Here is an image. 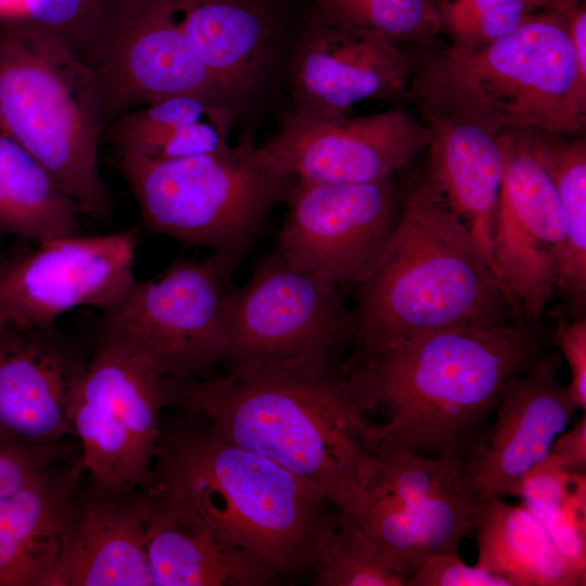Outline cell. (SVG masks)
I'll use <instances>...</instances> for the list:
<instances>
[{"instance_id": "6da1fadb", "label": "cell", "mask_w": 586, "mask_h": 586, "mask_svg": "<svg viewBox=\"0 0 586 586\" xmlns=\"http://www.w3.org/2000/svg\"><path fill=\"white\" fill-rule=\"evenodd\" d=\"M551 345L540 319L423 333L343 365L348 390L375 428L378 453L463 463L506 385Z\"/></svg>"}, {"instance_id": "7a4b0ae2", "label": "cell", "mask_w": 586, "mask_h": 586, "mask_svg": "<svg viewBox=\"0 0 586 586\" xmlns=\"http://www.w3.org/2000/svg\"><path fill=\"white\" fill-rule=\"evenodd\" d=\"M165 407L196 417L225 440L262 455L317 488L351 517L377 455L373 425L343 369L227 370L164 378Z\"/></svg>"}, {"instance_id": "3957f363", "label": "cell", "mask_w": 586, "mask_h": 586, "mask_svg": "<svg viewBox=\"0 0 586 586\" xmlns=\"http://www.w3.org/2000/svg\"><path fill=\"white\" fill-rule=\"evenodd\" d=\"M351 291L355 340L346 366L431 331L524 316L426 169L402 194L378 263Z\"/></svg>"}, {"instance_id": "277c9868", "label": "cell", "mask_w": 586, "mask_h": 586, "mask_svg": "<svg viewBox=\"0 0 586 586\" xmlns=\"http://www.w3.org/2000/svg\"><path fill=\"white\" fill-rule=\"evenodd\" d=\"M153 491L191 504L226 540L279 576L313 570L333 513L313 485L182 412L161 422Z\"/></svg>"}, {"instance_id": "5b68a950", "label": "cell", "mask_w": 586, "mask_h": 586, "mask_svg": "<svg viewBox=\"0 0 586 586\" xmlns=\"http://www.w3.org/2000/svg\"><path fill=\"white\" fill-rule=\"evenodd\" d=\"M406 95L419 109L500 137L528 131L582 136L586 82L565 12L536 11L481 46H445L412 61Z\"/></svg>"}, {"instance_id": "8992f818", "label": "cell", "mask_w": 586, "mask_h": 586, "mask_svg": "<svg viewBox=\"0 0 586 586\" xmlns=\"http://www.w3.org/2000/svg\"><path fill=\"white\" fill-rule=\"evenodd\" d=\"M102 124L95 78L69 40L0 25V127L97 216L111 206L98 165Z\"/></svg>"}, {"instance_id": "52a82bcc", "label": "cell", "mask_w": 586, "mask_h": 586, "mask_svg": "<svg viewBox=\"0 0 586 586\" xmlns=\"http://www.w3.org/2000/svg\"><path fill=\"white\" fill-rule=\"evenodd\" d=\"M118 168L146 230L241 263L296 182L251 140L174 160L119 157Z\"/></svg>"}, {"instance_id": "ba28073f", "label": "cell", "mask_w": 586, "mask_h": 586, "mask_svg": "<svg viewBox=\"0 0 586 586\" xmlns=\"http://www.w3.org/2000/svg\"><path fill=\"white\" fill-rule=\"evenodd\" d=\"M227 370L305 367L342 368L339 357L354 345L351 309L341 289L291 267L275 247L233 286L225 304Z\"/></svg>"}, {"instance_id": "9c48e42d", "label": "cell", "mask_w": 586, "mask_h": 586, "mask_svg": "<svg viewBox=\"0 0 586 586\" xmlns=\"http://www.w3.org/2000/svg\"><path fill=\"white\" fill-rule=\"evenodd\" d=\"M183 2L95 0L71 43L93 73L103 123L177 94L230 103L186 39Z\"/></svg>"}, {"instance_id": "30bf717a", "label": "cell", "mask_w": 586, "mask_h": 586, "mask_svg": "<svg viewBox=\"0 0 586 586\" xmlns=\"http://www.w3.org/2000/svg\"><path fill=\"white\" fill-rule=\"evenodd\" d=\"M240 264L216 253L203 260L180 256L160 277L135 280L103 311L100 337L129 345L166 379L213 374L227 354L225 304Z\"/></svg>"}, {"instance_id": "8fae6325", "label": "cell", "mask_w": 586, "mask_h": 586, "mask_svg": "<svg viewBox=\"0 0 586 586\" xmlns=\"http://www.w3.org/2000/svg\"><path fill=\"white\" fill-rule=\"evenodd\" d=\"M164 407V378L152 364L123 342L99 337L72 419L85 472L151 492Z\"/></svg>"}, {"instance_id": "7c38bea8", "label": "cell", "mask_w": 586, "mask_h": 586, "mask_svg": "<svg viewBox=\"0 0 586 586\" xmlns=\"http://www.w3.org/2000/svg\"><path fill=\"white\" fill-rule=\"evenodd\" d=\"M391 178L296 180L276 249L291 267L351 290L373 269L396 228L402 195Z\"/></svg>"}, {"instance_id": "4fadbf2b", "label": "cell", "mask_w": 586, "mask_h": 586, "mask_svg": "<svg viewBox=\"0 0 586 586\" xmlns=\"http://www.w3.org/2000/svg\"><path fill=\"white\" fill-rule=\"evenodd\" d=\"M430 139L423 123L400 109L365 116L292 109L258 150L297 181L360 183L391 178Z\"/></svg>"}, {"instance_id": "5bb4252c", "label": "cell", "mask_w": 586, "mask_h": 586, "mask_svg": "<svg viewBox=\"0 0 586 586\" xmlns=\"http://www.w3.org/2000/svg\"><path fill=\"white\" fill-rule=\"evenodd\" d=\"M137 247L138 227L39 242L34 251L0 271L3 320L47 328L77 307L111 308L136 280Z\"/></svg>"}, {"instance_id": "9a60e30c", "label": "cell", "mask_w": 586, "mask_h": 586, "mask_svg": "<svg viewBox=\"0 0 586 586\" xmlns=\"http://www.w3.org/2000/svg\"><path fill=\"white\" fill-rule=\"evenodd\" d=\"M505 167L496 203L492 267L526 317L540 319L556 292L564 230L552 183L520 133L501 136Z\"/></svg>"}, {"instance_id": "2e32d148", "label": "cell", "mask_w": 586, "mask_h": 586, "mask_svg": "<svg viewBox=\"0 0 586 586\" xmlns=\"http://www.w3.org/2000/svg\"><path fill=\"white\" fill-rule=\"evenodd\" d=\"M89 364L56 327L0 323V443L40 450L62 446Z\"/></svg>"}, {"instance_id": "e0dca14e", "label": "cell", "mask_w": 586, "mask_h": 586, "mask_svg": "<svg viewBox=\"0 0 586 586\" xmlns=\"http://www.w3.org/2000/svg\"><path fill=\"white\" fill-rule=\"evenodd\" d=\"M563 358L547 351L505 387L493 419L461 466L467 491L480 502L515 496L524 475L544 461L578 408L559 379Z\"/></svg>"}, {"instance_id": "ac0fdd59", "label": "cell", "mask_w": 586, "mask_h": 586, "mask_svg": "<svg viewBox=\"0 0 586 586\" xmlns=\"http://www.w3.org/2000/svg\"><path fill=\"white\" fill-rule=\"evenodd\" d=\"M150 512V492L81 475L62 513L50 586H151Z\"/></svg>"}, {"instance_id": "d6986e66", "label": "cell", "mask_w": 586, "mask_h": 586, "mask_svg": "<svg viewBox=\"0 0 586 586\" xmlns=\"http://www.w3.org/2000/svg\"><path fill=\"white\" fill-rule=\"evenodd\" d=\"M411 72V60L385 35L306 15L290 66L293 109L349 113L365 100L399 98Z\"/></svg>"}, {"instance_id": "ffe728a7", "label": "cell", "mask_w": 586, "mask_h": 586, "mask_svg": "<svg viewBox=\"0 0 586 586\" xmlns=\"http://www.w3.org/2000/svg\"><path fill=\"white\" fill-rule=\"evenodd\" d=\"M146 549L151 586H265L279 575L226 540L188 501L153 491Z\"/></svg>"}, {"instance_id": "44dd1931", "label": "cell", "mask_w": 586, "mask_h": 586, "mask_svg": "<svg viewBox=\"0 0 586 586\" xmlns=\"http://www.w3.org/2000/svg\"><path fill=\"white\" fill-rule=\"evenodd\" d=\"M283 12L280 0H184L186 39L232 105L259 82Z\"/></svg>"}, {"instance_id": "7402d4cb", "label": "cell", "mask_w": 586, "mask_h": 586, "mask_svg": "<svg viewBox=\"0 0 586 586\" xmlns=\"http://www.w3.org/2000/svg\"><path fill=\"white\" fill-rule=\"evenodd\" d=\"M420 113L431 135L425 169L491 264L505 167L504 138L453 116L426 110Z\"/></svg>"}, {"instance_id": "603a6c76", "label": "cell", "mask_w": 586, "mask_h": 586, "mask_svg": "<svg viewBox=\"0 0 586 586\" xmlns=\"http://www.w3.org/2000/svg\"><path fill=\"white\" fill-rule=\"evenodd\" d=\"M84 472L66 456L0 498V586H50L62 513Z\"/></svg>"}, {"instance_id": "cb8c5ba5", "label": "cell", "mask_w": 586, "mask_h": 586, "mask_svg": "<svg viewBox=\"0 0 586 586\" xmlns=\"http://www.w3.org/2000/svg\"><path fill=\"white\" fill-rule=\"evenodd\" d=\"M483 504L466 492L406 504L362 496L351 518L390 568L407 579L432 556L459 553L462 538L476 527Z\"/></svg>"}, {"instance_id": "d4e9b609", "label": "cell", "mask_w": 586, "mask_h": 586, "mask_svg": "<svg viewBox=\"0 0 586 586\" xmlns=\"http://www.w3.org/2000/svg\"><path fill=\"white\" fill-rule=\"evenodd\" d=\"M233 105L199 94H177L128 111L113 120L118 157L174 160L229 145Z\"/></svg>"}, {"instance_id": "484cf974", "label": "cell", "mask_w": 586, "mask_h": 586, "mask_svg": "<svg viewBox=\"0 0 586 586\" xmlns=\"http://www.w3.org/2000/svg\"><path fill=\"white\" fill-rule=\"evenodd\" d=\"M477 566L511 586H585L565 564L544 526L523 505L487 498L474 530Z\"/></svg>"}, {"instance_id": "4316f807", "label": "cell", "mask_w": 586, "mask_h": 586, "mask_svg": "<svg viewBox=\"0 0 586 586\" xmlns=\"http://www.w3.org/2000/svg\"><path fill=\"white\" fill-rule=\"evenodd\" d=\"M547 173L561 211L564 243L555 295L565 317H585L586 306V140L582 136L519 132Z\"/></svg>"}, {"instance_id": "83f0119b", "label": "cell", "mask_w": 586, "mask_h": 586, "mask_svg": "<svg viewBox=\"0 0 586 586\" xmlns=\"http://www.w3.org/2000/svg\"><path fill=\"white\" fill-rule=\"evenodd\" d=\"M75 200L0 127V231L41 242L77 233Z\"/></svg>"}, {"instance_id": "f1b7e54d", "label": "cell", "mask_w": 586, "mask_h": 586, "mask_svg": "<svg viewBox=\"0 0 586 586\" xmlns=\"http://www.w3.org/2000/svg\"><path fill=\"white\" fill-rule=\"evenodd\" d=\"M517 497L546 530L568 568L586 583V471L549 456L522 479Z\"/></svg>"}, {"instance_id": "f546056e", "label": "cell", "mask_w": 586, "mask_h": 586, "mask_svg": "<svg viewBox=\"0 0 586 586\" xmlns=\"http://www.w3.org/2000/svg\"><path fill=\"white\" fill-rule=\"evenodd\" d=\"M311 572L317 586H406L359 525L335 509Z\"/></svg>"}, {"instance_id": "4dcf8cb0", "label": "cell", "mask_w": 586, "mask_h": 586, "mask_svg": "<svg viewBox=\"0 0 586 586\" xmlns=\"http://www.w3.org/2000/svg\"><path fill=\"white\" fill-rule=\"evenodd\" d=\"M307 16L372 29L394 42L425 43L442 33L432 0H313Z\"/></svg>"}, {"instance_id": "1f68e13d", "label": "cell", "mask_w": 586, "mask_h": 586, "mask_svg": "<svg viewBox=\"0 0 586 586\" xmlns=\"http://www.w3.org/2000/svg\"><path fill=\"white\" fill-rule=\"evenodd\" d=\"M442 33L450 44L476 47L517 28L532 11L523 0H436Z\"/></svg>"}, {"instance_id": "d6a6232c", "label": "cell", "mask_w": 586, "mask_h": 586, "mask_svg": "<svg viewBox=\"0 0 586 586\" xmlns=\"http://www.w3.org/2000/svg\"><path fill=\"white\" fill-rule=\"evenodd\" d=\"M95 0H23L20 25L72 40Z\"/></svg>"}, {"instance_id": "836d02e7", "label": "cell", "mask_w": 586, "mask_h": 586, "mask_svg": "<svg viewBox=\"0 0 586 586\" xmlns=\"http://www.w3.org/2000/svg\"><path fill=\"white\" fill-rule=\"evenodd\" d=\"M406 586H511L510 583L477 565L470 566L459 553L446 552L429 558L409 576Z\"/></svg>"}, {"instance_id": "e575fe53", "label": "cell", "mask_w": 586, "mask_h": 586, "mask_svg": "<svg viewBox=\"0 0 586 586\" xmlns=\"http://www.w3.org/2000/svg\"><path fill=\"white\" fill-rule=\"evenodd\" d=\"M558 352L565 359L570 370L566 383L570 396L578 410H586V317L569 318L557 316L555 333L551 337Z\"/></svg>"}, {"instance_id": "d590c367", "label": "cell", "mask_w": 586, "mask_h": 586, "mask_svg": "<svg viewBox=\"0 0 586 586\" xmlns=\"http://www.w3.org/2000/svg\"><path fill=\"white\" fill-rule=\"evenodd\" d=\"M69 449L65 444L30 450L0 443V498L23 487L50 463L68 456Z\"/></svg>"}, {"instance_id": "8d00e7d4", "label": "cell", "mask_w": 586, "mask_h": 586, "mask_svg": "<svg viewBox=\"0 0 586 586\" xmlns=\"http://www.w3.org/2000/svg\"><path fill=\"white\" fill-rule=\"evenodd\" d=\"M549 457L569 471H586V416L563 431L553 442Z\"/></svg>"}, {"instance_id": "74e56055", "label": "cell", "mask_w": 586, "mask_h": 586, "mask_svg": "<svg viewBox=\"0 0 586 586\" xmlns=\"http://www.w3.org/2000/svg\"><path fill=\"white\" fill-rule=\"evenodd\" d=\"M528 8L536 11H559L566 12L582 0H523Z\"/></svg>"}, {"instance_id": "f35d334b", "label": "cell", "mask_w": 586, "mask_h": 586, "mask_svg": "<svg viewBox=\"0 0 586 586\" xmlns=\"http://www.w3.org/2000/svg\"><path fill=\"white\" fill-rule=\"evenodd\" d=\"M3 267H4V266H3V262H2V258H1V251H0V271H1V269H2Z\"/></svg>"}, {"instance_id": "ab89813d", "label": "cell", "mask_w": 586, "mask_h": 586, "mask_svg": "<svg viewBox=\"0 0 586 586\" xmlns=\"http://www.w3.org/2000/svg\"><path fill=\"white\" fill-rule=\"evenodd\" d=\"M3 321L2 313H1V305H0V323Z\"/></svg>"}]
</instances>
